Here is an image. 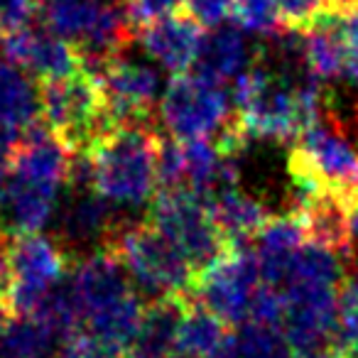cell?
Listing matches in <instances>:
<instances>
[{
  "instance_id": "1f68e13d",
  "label": "cell",
  "mask_w": 358,
  "mask_h": 358,
  "mask_svg": "<svg viewBox=\"0 0 358 358\" xmlns=\"http://www.w3.org/2000/svg\"><path fill=\"white\" fill-rule=\"evenodd\" d=\"M346 69H348V74H351L353 84L358 86V50H351V52H348V62H346Z\"/></svg>"
},
{
  "instance_id": "8d00e7d4",
  "label": "cell",
  "mask_w": 358,
  "mask_h": 358,
  "mask_svg": "<svg viewBox=\"0 0 358 358\" xmlns=\"http://www.w3.org/2000/svg\"><path fill=\"white\" fill-rule=\"evenodd\" d=\"M0 30H3V27H0Z\"/></svg>"
},
{
  "instance_id": "2e32d148",
  "label": "cell",
  "mask_w": 358,
  "mask_h": 358,
  "mask_svg": "<svg viewBox=\"0 0 358 358\" xmlns=\"http://www.w3.org/2000/svg\"><path fill=\"white\" fill-rule=\"evenodd\" d=\"M206 204L214 216L221 234L234 245H243L258 236V231L270 221V211L263 201L245 194L238 185L219 189L216 194L206 196Z\"/></svg>"
},
{
  "instance_id": "f1b7e54d",
  "label": "cell",
  "mask_w": 358,
  "mask_h": 358,
  "mask_svg": "<svg viewBox=\"0 0 358 358\" xmlns=\"http://www.w3.org/2000/svg\"><path fill=\"white\" fill-rule=\"evenodd\" d=\"M327 15L334 17H348L358 13V0H324Z\"/></svg>"
},
{
  "instance_id": "9a60e30c",
  "label": "cell",
  "mask_w": 358,
  "mask_h": 358,
  "mask_svg": "<svg viewBox=\"0 0 358 358\" xmlns=\"http://www.w3.org/2000/svg\"><path fill=\"white\" fill-rule=\"evenodd\" d=\"M192 297L155 299L143 309L128 358H167L177 353V329Z\"/></svg>"
},
{
  "instance_id": "4dcf8cb0",
  "label": "cell",
  "mask_w": 358,
  "mask_h": 358,
  "mask_svg": "<svg viewBox=\"0 0 358 358\" xmlns=\"http://www.w3.org/2000/svg\"><path fill=\"white\" fill-rule=\"evenodd\" d=\"M348 226H351V250H348V255H358V201L348 206Z\"/></svg>"
},
{
  "instance_id": "d590c367",
  "label": "cell",
  "mask_w": 358,
  "mask_h": 358,
  "mask_svg": "<svg viewBox=\"0 0 358 358\" xmlns=\"http://www.w3.org/2000/svg\"><path fill=\"white\" fill-rule=\"evenodd\" d=\"M0 231H3V229H0ZM3 234H6V231H3Z\"/></svg>"
},
{
  "instance_id": "d6986e66",
  "label": "cell",
  "mask_w": 358,
  "mask_h": 358,
  "mask_svg": "<svg viewBox=\"0 0 358 358\" xmlns=\"http://www.w3.org/2000/svg\"><path fill=\"white\" fill-rule=\"evenodd\" d=\"M37 115H40L37 86H32L22 66L13 64L0 55V125L22 133L32 123H37Z\"/></svg>"
},
{
  "instance_id": "30bf717a",
  "label": "cell",
  "mask_w": 358,
  "mask_h": 358,
  "mask_svg": "<svg viewBox=\"0 0 358 358\" xmlns=\"http://www.w3.org/2000/svg\"><path fill=\"white\" fill-rule=\"evenodd\" d=\"M0 52L13 64L42 79H59L81 71V57L71 42L52 32L50 27H20L10 30L0 40Z\"/></svg>"
},
{
  "instance_id": "484cf974",
  "label": "cell",
  "mask_w": 358,
  "mask_h": 358,
  "mask_svg": "<svg viewBox=\"0 0 358 358\" xmlns=\"http://www.w3.org/2000/svg\"><path fill=\"white\" fill-rule=\"evenodd\" d=\"M338 322L343 346L358 351V280H346L338 294Z\"/></svg>"
},
{
  "instance_id": "8fae6325",
  "label": "cell",
  "mask_w": 358,
  "mask_h": 358,
  "mask_svg": "<svg viewBox=\"0 0 358 358\" xmlns=\"http://www.w3.org/2000/svg\"><path fill=\"white\" fill-rule=\"evenodd\" d=\"M120 221L123 219L113 209V201L99 192H74L57 221V241L66 253L84 258L94 250L106 248Z\"/></svg>"
},
{
  "instance_id": "7402d4cb",
  "label": "cell",
  "mask_w": 358,
  "mask_h": 358,
  "mask_svg": "<svg viewBox=\"0 0 358 358\" xmlns=\"http://www.w3.org/2000/svg\"><path fill=\"white\" fill-rule=\"evenodd\" d=\"M241 358H297L282 331V324L248 319L236 336Z\"/></svg>"
},
{
  "instance_id": "4fadbf2b",
  "label": "cell",
  "mask_w": 358,
  "mask_h": 358,
  "mask_svg": "<svg viewBox=\"0 0 358 358\" xmlns=\"http://www.w3.org/2000/svg\"><path fill=\"white\" fill-rule=\"evenodd\" d=\"M304 243H307V236L294 211L285 216H270V221L255 236L253 248L263 285L278 289L287 280L289 268Z\"/></svg>"
},
{
  "instance_id": "836d02e7",
  "label": "cell",
  "mask_w": 358,
  "mask_h": 358,
  "mask_svg": "<svg viewBox=\"0 0 358 358\" xmlns=\"http://www.w3.org/2000/svg\"><path fill=\"white\" fill-rule=\"evenodd\" d=\"M353 263H356V280H358V255H353Z\"/></svg>"
},
{
  "instance_id": "603a6c76",
  "label": "cell",
  "mask_w": 358,
  "mask_h": 358,
  "mask_svg": "<svg viewBox=\"0 0 358 358\" xmlns=\"http://www.w3.org/2000/svg\"><path fill=\"white\" fill-rule=\"evenodd\" d=\"M231 15L236 17V25L241 30L255 32V35L275 37L285 30L278 0H234Z\"/></svg>"
},
{
  "instance_id": "7a4b0ae2",
  "label": "cell",
  "mask_w": 358,
  "mask_h": 358,
  "mask_svg": "<svg viewBox=\"0 0 358 358\" xmlns=\"http://www.w3.org/2000/svg\"><path fill=\"white\" fill-rule=\"evenodd\" d=\"M162 135L155 123H118L86 152L94 159V189L113 204L140 206L157 187Z\"/></svg>"
},
{
  "instance_id": "9c48e42d",
  "label": "cell",
  "mask_w": 358,
  "mask_h": 358,
  "mask_svg": "<svg viewBox=\"0 0 358 358\" xmlns=\"http://www.w3.org/2000/svg\"><path fill=\"white\" fill-rule=\"evenodd\" d=\"M94 79L103 89L115 123H155L159 76L152 66L118 57Z\"/></svg>"
},
{
  "instance_id": "3957f363",
  "label": "cell",
  "mask_w": 358,
  "mask_h": 358,
  "mask_svg": "<svg viewBox=\"0 0 358 358\" xmlns=\"http://www.w3.org/2000/svg\"><path fill=\"white\" fill-rule=\"evenodd\" d=\"M106 248L123 263L133 285L148 299L192 297L194 299V270L182 250L150 221H120L110 234Z\"/></svg>"
},
{
  "instance_id": "cb8c5ba5",
  "label": "cell",
  "mask_w": 358,
  "mask_h": 358,
  "mask_svg": "<svg viewBox=\"0 0 358 358\" xmlns=\"http://www.w3.org/2000/svg\"><path fill=\"white\" fill-rule=\"evenodd\" d=\"M118 3L135 30H143L155 20L182 13V6H185V0H118Z\"/></svg>"
},
{
  "instance_id": "e0dca14e",
  "label": "cell",
  "mask_w": 358,
  "mask_h": 358,
  "mask_svg": "<svg viewBox=\"0 0 358 358\" xmlns=\"http://www.w3.org/2000/svg\"><path fill=\"white\" fill-rule=\"evenodd\" d=\"M245 62H248V45H245L241 30L231 25H219L211 27L206 37H201L194 59V74L204 76L214 84H224L226 79L243 69Z\"/></svg>"
},
{
  "instance_id": "6da1fadb",
  "label": "cell",
  "mask_w": 358,
  "mask_h": 358,
  "mask_svg": "<svg viewBox=\"0 0 358 358\" xmlns=\"http://www.w3.org/2000/svg\"><path fill=\"white\" fill-rule=\"evenodd\" d=\"M69 289L81 329L125 356L145 307L113 250L101 248L84 255L76 263Z\"/></svg>"
},
{
  "instance_id": "277c9868",
  "label": "cell",
  "mask_w": 358,
  "mask_h": 358,
  "mask_svg": "<svg viewBox=\"0 0 358 358\" xmlns=\"http://www.w3.org/2000/svg\"><path fill=\"white\" fill-rule=\"evenodd\" d=\"M37 99L42 125L69 155L89 150L101 135L118 125L99 79L84 69L59 79L37 81Z\"/></svg>"
},
{
  "instance_id": "4316f807",
  "label": "cell",
  "mask_w": 358,
  "mask_h": 358,
  "mask_svg": "<svg viewBox=\"0 0 358 358\" xmlns=\"http://www.w3.org/2000/svg\"><path fill=\"white\" fill-rule=\"evenodd\" d=\"M42 10V0H0V27L3 32L20 30L35 22Z\"/></svg>"
},
{
  "instance_id": "44dd1931",
  "label": "cell",
  "mask_w": 358,
  "mask_h": 358,
  "mask_svg": "<svg viewBox=\"0 0 358 358\" xmlns=\"http://www.w3.org/2000/svg\"><path fill=\"white\" fill-rule=\"evenodd\" d=\"M226 336H229L226 324L216 314H211L209 309L192 299L177 329V353L185 358H201L216 343L224 341Z\"/></svg>"
},
{
  "instance_id": "7c38bea8",
  "label": "cell",
  "mask_w": 358,
  "mask_h": 358,
  "mask_svg": "<svg viewBox=\"0 0 358 358\" xmlns=\"http://www.w3.org/2000/svg\"><path fill=\"white\" fill-rule=\"evenodd\" d=\"M145 52L167 71L182 74L196 59L201 45V25L189 13H174L138 30Z\"/></svg>"
},
{
  "instance_id": "ac0fdd59",
  "label": "cell",
  "mask_w": 358,
  "mask_h": 358,
  "mask_svg": "<svg viewBox=\"0 0 358 358\" xmlns=\"http://www.w3.org/2000/svg\"><path fill=\"white\" fill-rule=\"evenodd\" d=\"M302 55L307 71L322 84L343 74L348 62V47L338 30V17L324 15L317 25L302 32Z\"/></svg>"
},
{
  "instance_id": "ffe728a7",
  "label": "cell",
  "mask_w": 358,
  "mask_h": 358,
  "mask_svg": "<svg viewBox=\"0 0 358 358\" xmlns=\"http://www.w3.org/2000/svg\"><path fill=\"white\" fill-rule=\"evenodd\" d=\"M59 336L40 314H10L0 331V358H45Z\"/></svg>"
},
{
  "instance_id": "d4e9b609",
  "label": "cell",
  "mask_w": 358,
  "mask_h": 358,
  "mask_svg": "<svg viewBox=\"0 0 358 358\" xmlns=\"http://www.w3.org/2000/svg\"><path fill=\"white\" fill-rule=\"evenodd\" d=\"M57 358H125L108 343L96 338L86 329H76L74 334L64 338L57 348Z\"/></svg>"
},
{
  "instance_id": "52a82bcc",
  "label": "cell",
  "mask_w": 358,
  "mask_h": 358,
  "mask_svg": "<svg viewBox=\"0 0 358 358\" xmlns=\"http://www.w3.org/2000/svg\"><path fill=\"white\" fill-rule=\"evenodd\" d=\"M260 285V270L248 243L234 245L194 280V302L206 307L224 324L248 322Z\"/></svg>"
},
{
  "instance_id": "8992f818",
  "label": "cell",
  "mask_w": 358,
  "mask_h": 358,
  "mask_svg": "<svg viewBox=\"0 0 358 358\" xmlns=\"http://www.w3.org/2000/svg\"><path fill=\"white\" fill-rule=\"evenodd\" d=\"M69 253L57 238L40 234H17L8 241V314H35L62 285Z\"/></svg>"
},
{
  "instance_id": "e575fe53",
  "label": "cell",
  "mask_w": 358,
  "mask_h": 358,
  "mask_svg": "<svg viewBox=\"0 0 358 358\" xmlns=\"http://www.w3.org/2000/svg\"><path fill=\"white\" fill-rule=\"evenodd\" d=\"M167 358H185V356H179V353H172V356H167Z\"/></svg>"
},
{
  "instance_id": "f546056e",
  "label": "cell",
  "mask_w": 358,
  "mask_h": 358,
  "mask_svg": "<svg viewBox=\"0 0 358 358\" xmlns=\"http://www.w3.org/2000/svg\"><path fill=\"white\" fill-rule=\"evenodd\" d=\"M201 358H241L238 356V343H236V336H226L221 343H216L211 351H206Z\"/></svg>"
},
{
  "instance_id": "ba28073f",
  "label": "cell",
  "mask_w": 358,
  "mask_h": 358,
  "mask_svg": "<svg viewBox=\"0 0 358 358\" xmlns=\"http://www.w3.org/2000/svg\"><path fill=\"white\" fill-rule=\"evenodd\" d=\"M231 115L229 94L199 74H174L159 103V118L177 140L216 135Z\"/></svg>"
},
{
  "instance_id": "5bb4252c",
  "label": "cell",
  "mask_w": 358,
  "mask_h": 358,
  "mask_svg": "<svg viewBox=\"0 0 358 358\" xmlns=\"http://www.w3.org/2000/svg\"><path fill=\"white\" fill-rule=\"evenodd\" d=\"M294 216L302 224V231L309 243L324 245L336 253L351 250V226H348V209L331 192H314L299 196L294 206Z\"/></svg>"
},
{
  "instance_id": "83f0119b",
  "label": "cell",
  "mask_w": 358,
  "mask_h": 358,
  "mask_svg": "<svg viewBox=\"0 0 358 358\" xmlns=\"http://www.w3.org/2000/svg\"><path fill=\"white\" fill-rule=\"evenodd\" d=\"M234 0H185V13H189L201 27H219L229 17Z\"/></svg>"
},
{
  "instance_id": "d6a6232c",
  "label": "cell",
  "mask_w": 358,
  "mask_h": 358,
  "mask_svg": "<svg viewBox=\"0 0 358 358\" xmlns=\"http://www.w3.org/2000/svg\"><path fill=\"white\" fill-rule=\"evenodd\" d=\"M336 358H358V351H353V348H346V351H343L341 356H336Z\"/></svg>"
},
{
  "instance_id": "5b68a950",
  "label": "cell",
  "mask_w": 358,
  "mask_h": 358,
  "mask_svg": "<svg viewBox=\"0 0 358 358\" xmlns=\"http://www.w3.org/2000/svg\"><path fill=\"white\" fill-rule=\"evenodd\" d=\"M150 224L157 226L182 250L194 275H199L226 250L234 248V243L216 226L204 196L187 187L159 189L152 199Z\"/></svg>"
}]
</instances>
